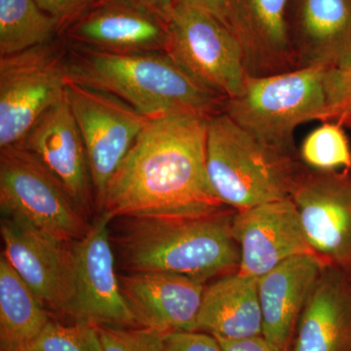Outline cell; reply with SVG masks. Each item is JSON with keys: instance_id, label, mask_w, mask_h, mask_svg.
<instances>
[{"instance_id": "cell-1", "label": "cell", "mask_w": 351, "mask_h": 351, "mask_svg": "<svg viewBox=\"0 0 351 351\" xmlns=\"http://www.w3.org/2000/svg\"><path fill=\"white\" fill-rule=\"evenodd\" d=\"M207 117L149 119L108 182L100 206L113 218H193L223 211L206 166Z\"/></svg>"}, {"instance_id": "cell-2", "label": "cell", "mask_w": 351, "mask_h": 351, "mask_svg": "<svg viewBox=\"0 0 351 351\" xmlns=\"http://www.w3.org/2000/svg\"><path fill=\"white\" fill-rule=\"evenodd\" d=\"M66 45L71 82L112 94L147 119L181 113L209 119L223 110L226 99L191 80L165 51L117 54Z\"/></svg>"}, {"instance_id": "cell-3", "label": "cell", "mask_w": 351, "mask_h": 351, "mask_svg": "<svg viewBox=\"0 0 351 351\" xmlns=\"http://www.w3.org/2000/svg\"><path fill=\"white\" fill-rule=\"evenodd\" d=\"M233 214L193 218H131L119 239L120 258L131 272H166L204 283L239 270L240 250Z\"/></svg>"}, {"instance_id": "cell-4", "label": "cell", "mask_w": 351, "mask_h": 351, "mask_svg": "<svg viewBox=\"0 0 351 351\" xmlns=\"http://www.w3.org/2000/svg\"><path fill=\"white\" fill-rule=\"evenodd\" d=\"M206 166L215 195L237 211L291 197L302 175L295 157L263 144L223 112L207 119Z\"/></svg>"}, {"instance_id": "cell-5", "label": "cell", "mask_w": 351, "mask_h": 351, "mask_svg": "<svg viewBox=\"0 0 351 351\" xmlns=\"http://www.w3.org/2000/svg\"><path fill=\"white\" fill-rule=\"evenodd\" d=\"M327 69L315 66L247 76L241 93L226 100L223 112L263 144L295 157L298 127L326 117Z\"/></svg>"}, {"instance_id": "cell-6", "label": "cell", "mask_w": 351, "mask_h": 351, "mask_svg": "<svg viewBox=\"0 0 351 351\" xmlns=\"http://www.w3.org/2000/svg\"><path fill=\"white\" fill-rule=\"evenodd\" d=\"M66 45L61 38L0 56V149L19 144L66 96Z\"/></svg>"}, {"instance_id": "cell-7", "label": "cell", "mask_w": 351, "mask_h": 351, "mask_svg": "<svg viewBox=\"0 0 351 351\" xmlns=\"http://www.w3.org/2000/svg\"><path fill=\"white\" fill-rule=\"evenodd\" d=\"M165 52L191 80L226 100L243 90L247 75L239 41L203 9L176 0Z\"/></svg>"}, {"instance_id": "cell-8", "label": "cell", "mask_w": 351, "mask_h": 351, "mask_svg": "<svg viewBox=\"0 0 351 351\" xmlns=\"http://www.w3.org/2000/svg\"><path fill=\"white\" fill-rule=\"evenodd\" d=\"M0 208L2 216L22 219L68 243L82 239L90 228L60 182L19 145L0 149Z\"/></svg>"}, {"instance_id": "cell-9", "label": "cell", "mask_w": 351, "mask_h": 351, "mask_svg": "<svg viewBox=\"0 0 351 351\" xmlns=\"http://www.w3.org/2000/svg\"><path fill=\"white\" fill-rule=\"evenodd\" d=\"M66 99L82 133L100 206L108 182L149 119L117 97L71 80Z\"/></svg>"}, {"instance_id": "cell-10", "label": "cell", "mask_w": 351, "mask_h": 351, "mask_svg": "<svg viewBox=\"0 0 351 351\" xmlns=\"http://www.w3.org/2000/svg\"><path fill=\"white\" fill-rule=\"evenodd\" d=\"M112 217L101 212L84 237L73 242V293L66 314L98 326L138 328L122 293L110 244Z\"/></svg>"}, {"instance_id": "cell-11", "label": "cell", "mask_w": 351, "mask_h": 351, "mask_svg": "<svg viewBox=\"0 0 351 351\" xmlns=\"http://www.w3.org/2000/svg\"><path fill=\"white\" fill-rule=\"evenodd\" d=\"M2 255L44 306L66 313L73 293V248L12 217L2 216Z\"/></svg>"}, {"instance_id": "cell-12", "label": "cell", "mask_w": 351, "mask_h": 351, "mask_svg": "<svg viewBox=\"0 0 351 351\" xmlns=\"http://www.w3.org/2000/svg\"><path fill=\"white\" fill-rule=\"evenodd\" d=\"M316 255L351 267V172L302 174L291 195Z\"/></svg>"}, {"instance_id": "cell-13", "label": "cell", "mask_w": 351, "mask_h": 351, "mask_svg": "<svg viewBox=\"0 0 351 351\" xmlns=\"http://www.w3.org/2000/svg\"><path fill=\"white\" fill-rule=\"evenodd\" d=\"M232 233L242 276L260 278L295 256L313 254L292 198L271 201L233 214Z\"/></svg>"}, {"instance_id": "cell-14", "label": "cell", "mask_w": 351, "mask_h": 351, "mask_svg": "<svg viewBox=\"0 0 351 351\" xmlns=\"http://www.w3.org/2000/svg\"><path fill=\"white\" fill-rule=\"evenodd\" d=\"M291 8L292 0H228L226 24L239 41L247 76L297 69Z\"/></svg>"}, {"instance_id": "cell-15", "label": "cell", "mask_w": 351, "mask_h": 351, "mask_svg": "<svg viewBox=\"0 0 351 351\" xmlns=\"http://www.w3.org/2000/svg\"><path fill=\"white\" fill-rule=\"evenodd\" d=\"M71 45L117 54L165 51L168 23L117 0H95L64 27Z\"/></svg>"}, {"instance_id": "cell-16", "label": "cell", "mask_w": 351, "mask_h": 351, "mask_svg": "<svg viewBox=\"0 0 351 351\" xmlns=\"http://www.w3.org/2000/svg\"><path fill=\"white\" fill-rule=\"evenodd\" d=\"M34 154L85 215L95 193L84 142L66 96L49 108L17 144Z\"/></svg>"}, {"instance_id": "cell-17", "label": "cell", "mask_w": 351, "mask_h": 351, "mask_svg": "<svg viewBox=\"0 0 351 351\" xmlns=\"http://www.w3.org/2000/svg\"><path fill=\"white\" fill-rule=\"evenodd\" d=\"M119 281L141 327L163 332L197 331L205 290L201 281L166 272H131Z\"/></svg>"}, {"instance_id": "cell-18", "label": "cell", "mask_w": 351, "mask_h": 351, "mask_svg": "<svg viewBox=\"0 0 351 351\" xmlns=\"http://www.w3.org/2000/svg\"><path fill=\"white\" fill-rule=\"evenodd\" d=\"M297 69H341L351 61V0H292Z\"/></svg>"}, {"instance_id": "cell-19", "label": "cell", "mask_w": 351, "mask_h": 351, "mask_svg": "<svg viewBox=\"0 0 351 351\" xmlns=\"http://www.w3.org/2000/svg\"><path fill=\"white\" fill-rule=\"evenodd\" d=\"M324 263L313 254L289 258L258 281L263 336L281 351H288L298 320Z\"/></svg>"}, {"instance_id": "cell-20", "label": "cell", "mask_w": 351, "mask_h": 351, "mask_svg": "<svg viewBox=\"0 0 351 351\" xmlns=\"http://www.w3.org/2000/svg\"><path fill=\"white\" fill-rule=\"evenodd\" d=\"M292 351H351V284L326 267L302 309Z\"/></svg>"}, {"instance_id": "cell-21", "label": "cell", "mask_w": 351, "mask_h": 351, "mask_svg": "<svg viewBox=\"0 0 351 351\" xmlns=\"http://www.w3.org/2000/svg\"><path fill=\"white\" fill-rule=\"evenodd\" d=\"M258 278L228 274L204 290L197 331L218 338L239 339L263 336Z\"/></svg>"}, {"instance_id": "cell-22", "label": "cell", "mask_w": 351, "mask_h": 351, "mask_svg": "<svg viewBox=\"0 0 351 351\" xmlns=\"http://www.w3.org/2000/svg\"><path fill=\"white\" fill-rule=\"evenodd\" d=\"M50 318L3 255L0 258V350L29 351Z\"/></svg>"}, {"instance_id": "cell-23", "label": "cell", "mask_w": 351, "mask_h": 351, "mask_svg": "<svg viewBox=\"0 0 351 351\" xmlns=\"http://www.w3.org/2000/svg\"><path fill=\"white\" fill-rule=\"evenodd\" d=\"M60 34V23L36 0H0V56L50 43Z\"/></svg>"}, {"instance_id": "cell-24", "label": "cell", "mask_w": 351, "mask_h": 351, "mask_svg": "<svg viewBox=\"0 0 351 351\" xmlns=\"http://www.w3.org/2000/svg\"><path fill=\"white\" fill-rule=\"evenodd\" d=\"M301 158L316 172L351 170V147L343 126L322 122L302 142Z\"/></svg>"}, {"instance_id": "cell-25", "label": "cell", "mask_w": 351, "mask_h": 351, "mask_svg": "<svg viewBox=\"0 0 351 351\" xmlns=\"http://www.w3.org/2000/svg\"><path fill=\"white\" fill-rule=\"evenodd\" d=\"M29 351H103L98 325L76 320L64 325L49 321Z\"/></svg>"}, {"instance_id": "cell-26", "label": "cell", "mask_w": 351, "mask_h": 351, "mask_svg": "<svg viewBox=\"0 0 351 351\" xmlns=\"http://www.w3.org/2000/svg\"><path fill=\"white\" fill-rule=\"evenodd\" d=\"M103 351H162L166 332L149 328L98 326Z\"/></svg>"}, {"instance_id": "cell-27", "label": "cell", "mask_w": 351, "mask_h": 351, "mask_svg": "<svg viewBox=\"0 0 351 351\" xmlns=\"http://www.w3.org/2000/svg\"><path fill=\"white\" fill-rule=\"evenodd\" d=\"M327 113L325 121L351 128V61L341 69H327L325 76Z\"/></svg>"}, {"instance_id": "cell-28", "label": "cell", "mask_w": 351, "mask_h": 351, "mask_svg": "<svg viewBox=\"0 0 351 351\" xmlns=\"http://www.w3.org/2000/svg\"><path fill=\"white\" fill-rule=\"evenodd\" d=\"M162 351H223L213 335L197 331L166 332Z\"/></svg>"}, {"instance_id": "cell-29", "label": "cell", "mask_w": 351, "mask_h": 351, "mask_svg": "<svg viewBox=\"0 0 351 351\" xmlns=\"http://www.w3.org/2000/svg\"><path fill=\"white\" fill-rule=\"evenodd\" d=\"M39 7L58 20L61 32L95 0H36Z\"/></svg>"}, {"instance_id": "cell-30", "label": "cell", "mask_w": 351, "mask_h": 351, "mask_svg": "<svg viewBox=\"0 0 351 351\" xmlns=\"http://www.w3.org/2000/svg\"><path fill=\"white\" fill-rule=\"evenodd\" d=\"M216 339H218L223 351H281L276 346L269 343L267 339L263 338V336L239 339H228L216 337Z\"/></svg>"}, {"instance_id": "cell-31", "label": "cell", "mask_w": 351, "mask_h": 351, "mask_svg": "<svg viewBox=\"0 0 351 351\" xmlns=\"http://www.w3.org/2000/svg\"><path fill=\"white\" fill-rule=\"evenodd\" d=\"M154 14L161 20L169 22L176 0H117Z\"/></svg>"}, {"instance_id": "cell-32", "label": "cell", "mask_w": 351, "mask_h": 351, "mask_svg": "<svg viewBox=\"0 0 351 351\" xmlns=\"http://www.w3.org/2000/svg\"><path fill=\"white\" fill-rule=\"evenodd\" d=\"M181 1L207 11L226 24L228 0H181Z\"/></svg>"}]
</instances>
